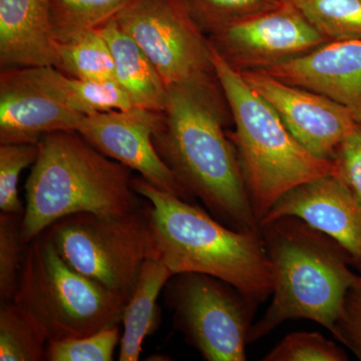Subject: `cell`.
Listing matches in <instances>:
<instances>
[{
	"label": "cell",
	"instance_id": "cell-13",
	"mask_svg": "<svg viewBox=\"0 0 361 361\" xmlns=\"http://www.w3.org/2000/svg\"><path fill=\"white\" fill-rule=\"evenodd\" d=\"M84 116L63 103L47 66L1 68L0 145L39 144L51 133L77 132Z\"/></svg>",
	"mask_w": 361,
	"mask_h": 361
},
{
	"label": "cell",
	"instance_id": "cell-24",
	"mask_svg": "<svg viewBox=\"0 0 361 361\" xmlns=\"http://www.w3.org/2000/svg\"><path fill=\"white\" fill-rule=\"evenodd\" d=\"M194 23L210 33L279 6L280 0H179Z\"/></svg>",
	"mask_w": 361,
	"mask_h": 361
},
{
	"label": "cell",
	"instance_id": "cell-23",
	"mask_svg": "<svg viewBox=\"0 0 361 361\" xmlns=\"http://www.w3.org/2000/svg\"><path fill=\"white\" fill-rule=\"evenodd\" d=\"M293 4L327 39H361V0H298Z\"/></svg>",
	"mask_w": 361,
	"mask_h": 361
},
{
	"label": "cell",
	"instance_id": "cell-3",
	"mask_svg": "<svg viewBox=\"0 0 361 361\" xmlns=\"http://www.w3.org/2000/svg\"><path fill=\"white\" fill-rule=\"evenodd\" d=\"M260 232L272 270V299L252 325L249 343L293 319L312 320L332 334L358 277L348 252L293 216L261 223Z\"/></svg>",
	"mask_w": 361,
	"mask_h": 361
},
{
	"label": "cell",
	"instance_id": "cell-11",
	"mask_svg": "<svg viewBox=\"0 0 361 361\" xmlns=\"http://www.w3.org/2000/svg\"><path fill=\"white\" fill-rule=\"evenodd\" d=\"M252 89L274 109L292 135L318 158L334 160L358 123L329 97L257 71H241Z\"/></svg>",
	"mask_w": 361,
	"mask_h": 361
},
{
	"label": "cell",
	"instance_id": "cell-1",
	"mask_svg": "<svg viewBox=\"0 0 361 361\" xmlns=\"http://www.w3.org/2000/svg\"><path fill=\"white\" fill-rule=\"evenodd\" d=\"M227 115L219 80L170 85L154 145L180 184L215 219L237 231L259 233L236 149L224 130Z\"/></svg>",
	"mask_w": 361,
	"mask_h": 361
},
{
	"label": "cell",
	"instance_id": "cell-8",
	"mask_svg": "<svg viewBox=\"0 0 361 361\" xmlns=\"http://www.w3.org/2000/svg\"><path fill=\"white\" fill-rule=\"evenodd\" d=\"M176 329L208 361H245L258 304L219 278L176 273L164 287Z\"/></svg>",
	"mask_w": 361,
	"mask_h": 361
},
{
	"label": "cell",
	"instance_id": "cell-30",
	"mask_svg": "<svg viewBox=\"0 0 361 361\" xmlns=\"http://www.w3.org/2000/svg\"><path fill=\"white\" fill-rule=\"evenodd\" d=\"M336 175L361 200V123L337 149L334 160Z\"/></svg>",
	"mask_w": 361,
	"mask_h": 361
},
{
	"label": "cell",
	"instance_id": "cell-17",
	"mask_svg": "<svg viewBox=\"0 0 361 361\" xmlns=\"http://www.w3.org/2000/svg\"><path fill=\"white\" fill-rule=\"evenodd\" d=\"M115 63V78L128 92L135 108L161 113L167 102L168 87L155 66L116 18L99 28Z\"/></svg>",
	"mask_w": 361,
	"mask_h": 361
},
{
	"label": "cell",
	"instance_id": "cell-25",
	"mask_svg": "<svg viewBox=\"0 0 361 361\" xmlns=\"http://www.w3.org/2000/svg\"><path fill=\"white\" fill-rule=\"evenodd\" d=\"M120 325L78 338L49 341L44 360L49 361H111L120 344Z\"/></svg>",
	"mask_w": 361,
	"mask_h": 361
},
{
	"label": "cell",
	"instance_id": "cell-14",
	"mask_svg": "<svg viewBox=\"0 0 361 361\" xmlns=\"http://www.w3.org/2000/svg\"><path fill=\"white\" fill-rule=\"evenodd\" d=\"M293 216L336 240L361 274V200L336 174L285 193L261 223Z\"/></svg>",
	"mask_w": 361,
	"mask_h": 361
},
{
	"label": "cell",
	"instance_id": "cell-19",
	"mask_svg": "<svg viewBox=\"0 0 361 361\" xmlns=\"http://www.w3.org/2000/svg\"><path fill=\"white\" fill-rule=\"evenodd\" d=\"M54 90L66 106L84 116L110 111H127L135 106L122 85L111 80H80L47 66Z\"/></svg>",
	"mask_w": 361,
	"mask_h": 361
},
{
	"label": "cell",
	"instance_id": "cell-18",
	"mask_svg": "<svg viewBox=\"0 0 361 361\" xmlns=\"http://www.w3.org/2000/svg\"><path fill=\"white\" fill-rule=\"evenodd\" d=\"M173 275L159 259L149 257L145 261L135 290L123 310L118 360H139L142 342L158 325L157 300Z\"/></svg>",
	"mask_w": 361,
	"mask_h": 361
},
{
	"label": "cell",
	"instance_id": "cell-16",
	"mask_svg": "<svg viewBox=\"0 0 361 361\" xmlns=\"http://www.w3.org/2000/svg\"><path fill=\"white\" fill-rule=\"evenodd\" d=\"M51 0H0V66H54Z\"/></svg>",
	"mask_w": 361,
	"mask_h": 361
},
{
	"label": "cell",
	"instance_id": "cell-31",
	"mask_svg": "<svg viewBox=\"0 0 361 361\" xmlns=\"http://www.w3.org/2000/svg\"><path fill=\"white\" fill-rule=\"evenodd\" d=\"M282 2H290V4H295L298 0H280Z\"/></svg>",
	"mask_w": 361,
	"mask_h": 361
},
{
	"label": "cell",
	"instance_id": "cell-21",
	"mask_svg": "<svg viewBox=\"0 0 361 361\" xmlns=\"http://www.w3.org/2000/svg\"><path fill=\"white\" fill-rule=\"evenodd\" d=\"M49 337L39 322L13 300L1 301L0 361L44 360Z\"/></svg>",
	"mask_w": 361,
	"mask_h": 361
},
{
	"label": "cell",
	"instance_id": "cell-4",
	"mask_svg": "<svg viewBox=\"0 0 361 361\" xmlns=\"http://www.w3.org/2000/svg\"><path fill=\"white\" fill-rule=\"evenodd\" d=\"M130 171L75 130L45 135L25 184L23 238L26 245L73 214L122 216L141 208L147 200L133 187Z\"/></svg>",
	"mask_w": 361,
	"mask_h": 361
},
{
	"label": "cell",
	"instance_id": "cell-26",
	"mask_svg": "<svg viewBox=\"0 0 361 361\" xmlns=\"http://www.w3.org/2000/svg\"><path fill=\"white\" fill-rule=\"evenodd\" d=\"M23 214H0V297L13 300L18 288L26 244L23 238Z\"/></svg>",
	"mask_w": 361,
	"mask_h": 361
},
{
	"label": "cell",
	"instance_id": "cell-22",
	"mask_svg": "<svg viewBox=\"0 0 361 361\" xmlns=\"http://www.w3.org/2000/svg\"><path fill=\"white\" fill-rule=\"evenodd\" d=\"M133 0H51L52 32L66 42L97 30L118 16Z\"/></svg>",
	"mask_w": 361,
	"mask_h": 361
},
{
	"label": "cell",
	"instance_id": "cell-2",
	"mask_svg": "<svg viewBox=\"0 0 361 361\" xmlns=\"http://www.w3.org/2000/svg\"><path fill=\"white\" fill-rule=\"evenodd\" d=\"M133 187L149 204V257L176 273L219 278L254 303L272 294V270L261 232H241L200 206L157 189L142 177Z\"/></svg>",
	"mask_w": 361,
	"mask_h": 361
},
{
	"label": "cell",
	"instance_id": "cell-6",
	"mask_svg": "<svg viewBox=\"0 0 361 361\" xmlns=\"http://www.w3.org/2000/svg\"><path fill=\"white\" fill-rule=\"evenodd\" d=\"M13 301L39 323L49 341L120 325L127 304L66 264L44 233L25 247Z\"/></svg>",
	"mask_w": 361,
	"mask_h": 361
},
{
	"label": "cell",
	"instance_id": "cell-10",
	"mask_svg": "<svg viewBox=\"0 0 361 361\" xmlns=\"http://www.w3.org/2000/svg\"><path fill=\"white\" fill-rule=\"evenodd\" d=\"M208 39L240 73L266 70L330 42L290 2L220 28Z\"/></svg>",
	"mask_w": 361,
	"mask_h": 361
},
{
	"label": "cell",
	"instance_id": "cell-7",
	"mask_svg": "<svg viewBox=\"0 0 361 361\" xmlns=\"http://www.w3.org/2000/svg\"><path fill=\"white\" fill-rule=\"evenodd\" d=\"M44 234L66 264L128 302L151 251L149 204L122 216L73 214Z\"/></svg>",
	"mask_w": 361,
	"mask_h": 361
},
{
	"label": "cell",
	"instance_id": "cell-12",
	"mask_svg": "<svg viewBox=\"0 0 361 361\" xmlns=\"http://www.w3.org/2000/svg\"><path fill=\"white\" fill-rule=\"evenodd\" d=\"M160 113L135 108L85 116L77 132L104 155L139 173L161 191L194 203L195 197L157 152L154 130Z\"/></svg>",
	"mask_w": 361,
	"mask_h": 361
},
{
	"label": "cell",
	"instance_id": "cell-27",
	"mask_svg": "<svg viewBox=\"0 0 361 361\" xmlns=\"http://www.w3.org/2000/svg\"><path fill=\"white\" fill-rule=\"evenodd\" d=\"M39 155V144L0 145V210L23 214L18 196V180L23 171L33 165Z\"/></svg>",
	"mask_w": 361,
	"mask_h": 361
},
{
	"label": "cell",
	"instance_id": "cell-28",
	"mask_svg": "<svg viewBox=\"0 0 361 361\" xmlns=\"http://www.w3.org/2000/svg\"><path fill=\"white\" fill-rule=\"evenodd\" d=\"M348 355L319 332H293L263 357L264 361H346Z\"/></svg>",
	"mask_w": 361,
	"mask_h": 361
},
{
	"label": "cell",
	"instance_id": "cell-9",
	"mask_svg": "<svg viewBox=\"0 0 361 361\" xmlns=\"http://www.w3.org/2000/svg\"><path fill=\"white\" fill-rule=\"evenodd\" d=\"M167 87L218 80L208 37L179 0H133L116 18Z\"/></svg>",
	"mask_w": 361,
	"mask_h": 361
},
{
	"label": "cell",
	"instance_id": "cell-20",
	"mask_svg": "<svg viewBox=\"0 0 361 361\" xmlns=\"http://www.w3.org/2000/svg\"><path fill=\"white\" fill-rule=\"evenodd\" d=\"M54 68L80 80L115 78V63L110 47L97 30H90L66 42L56 44Z\"/></svg>",
	"mask_w": 361,
	"mask_h": 361
},
{
	"label": "cell",
	"instance_id": "cell-29",
	"mask_svg": "<svg viewBox=\"0 0 361 361\" xmlns=\"http://www.w3.org/2000/svg\"><path fill=\"white\" fill-rule=\"evenodd\" d=\"M332 336L361 360V274L346 293Z\"/></svg>",
	"mask_w": 361,
	"mask_h": 361
},
{
	"label": "cell",
	"instance_id": "cell-5",
	"mask_svg": "<svg viewBox=\"0 0 361 361\" xmlns=\"http://www.w3.org/2000/svg\"><path fill=\"white\" fill-rule=\"evenodd\" d=\"M211 47L216 75L235 126L229 137L260 225L285 193L304 183L336 174V165L304 148L274 109L247 84L241 73Z\"/></svg>",
	"mask_w": 361,
	"mask_h": 361
},
{
	"label": "cell",
	"instance_id": "cell-15",
	"mask_svg": "<svg viewBox=\"0 0 361 361\" xmlns=\"http://www.w3.org/2000/svg\"><path fill=\"white\" fill-rule=\"evenodd\" d=\"M262 73L341 104L361 123V39L330 40Z\"/></svg>",
	"mask_w": 361,
	"mask_h": 361
}]
</instances>
